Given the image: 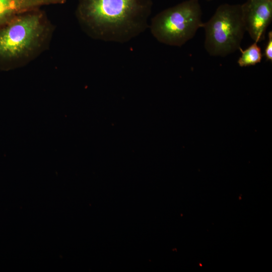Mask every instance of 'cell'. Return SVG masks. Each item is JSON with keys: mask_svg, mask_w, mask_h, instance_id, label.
<instances>
[{"mask_svg": "<svg viewBox=\"0 0 272 272\" xmlns=\"http://www.w3.org/2000/svg\"><path fill=\"white\" fill-rule=\"evenodd\" d=\"M152 6V0H78L75 15L92 39L125 43L147 29Z\"/></svg>", "mask_w": 272, "mask_h": 272, "instance_id": "obj_1", "label": "cell"}, {"mask_svg": "<svg viewBox=\"0 0 272 272\" xmlns=\"http://www.w3.org/2000/svg\"><path fill=\"white\" fill-rule=\"evenodd\" d=\"M55 27L41 8L21 13L0 28V63L23 67L49 48Z\"/></svg>", "mask_w": 272, "mask_h": 272, "instance_id": "obj_2", "label": "cell"}, {"mask_svg": "<svg viewBox=\"0 0 272 272\" xmlns=\"http://www.w3.org/2000/svg\"><path fill=\"white\" fill-rule=\"evenodd\" d=\"M201 17L199 0H187L156 15L151 20L150 31L159 42L180 47L202 27Z\"/></svg>", "mask_w": 272, "mask_h": 272, "instance_id": "obj_3", "label": "cell"}, {"mask_svg": "<svg viewBox=\"0 0 272 272\" xmlns=\"http://www.w3.org/2000/svg\"><path fill=\"white\" fill-rule=\"evenodd\" d=\"M202 27L210 55L224 57L239 50L246 31L241 5H221Z\"/></svg>", "mask_w": 272, "mask_h": 272, "instance_id": "obj_4", "label": "cell"}, {"mask_svg": "<svg viewBox=\"0 0 272 272\" xmlns=\"http://www.w3.org/2000/svg\"><path fill=\"white\" fill-rule=\"evenodd\" d=\"M241 8L246 31L254 42L264 40L272 20V0H247Z\"/></svg>", "mask_w": 272, "mask_h": 272, "instance_id": "obj_5", "label": "cell"}, {"mask_svg": "<svg viewBox=\"0 0 272 272\" xmlns=\"http://www.w3.org/2000/svg\"><path fill=\"white\" fill-rule=\"evenodd\" d=\"M51 0H0V28L18 15L48 6Z\"/></svg>", "mask_w": 272, "mask_h": 272, "instance_id": "obj_6", "label": "cell"}, {"mask_svg": "<svg viewBox=\"0 0 272 272\" xmlns=\"http://www.w3.org/2000/svg\"><path fill=\"white\" fill-rule=\"evenodd\" d=\"M241 52L237 63L241 67L253 65L261 62L262 53L258 43L254 42L245 49L241 47L239 49Z\"/></svg>", "mask_w": 272, "mask_h": 272, "instance_id": "obj_7", "label": "cell"}, {"mask_svg": "<svg viewBox=\"0 0 272 272\" xmlns=\"http://www.w3.org/2000/svg\"><path fill=\"white\" fill-rule=\"evenodd\" d=\"M267 42L266 44L264 50V55L267 60H272V31H270L267 34Z\"/></svg>", "mask_w": 272, "mask_h": 272, "instance_id": "obj_8", "label": "cell"}, {"mask_svg": "<svg viewBox=\"0 0 272 272\" xmlns=\"http://www.w3.org/2000/svg\"><path fill=\"white\" fill-rule=\"evenodd\" d=\"M208 1H211V0H208Z\"/></svg>", "mask_w": 272, "mask_h": 272, "instance_id": "obj_9", "label": "cell"}]
</instances>
